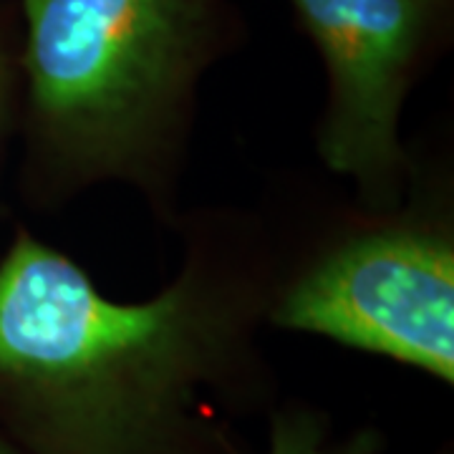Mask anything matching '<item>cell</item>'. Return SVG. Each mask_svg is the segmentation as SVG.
<instances>
[{
	"label": "cell",
	"mask_w": 454,
	"mask_h": 454,
	"mask_svg": "<svg viewBox=\"0 0 454 454\" xmlns=\"http://www.w3.org/2000/svg\"><path fill=\"white\" fill-rule=\"evenodd\" d=\"M28 175L61 205L101 182L160 217L175 192L205 74L240 49L230 0H16Z\"/></svg>",
	"instance_id": "2"
},
{
	"label": "cell",
	"mask_w": 454,
	"mask_h": 454,
	"mask_svg": "<svg viewBox=\"0 0 454 454\" xmlns=\"http://www.w3.org/2000/svg\"><path fill=\"white\" fill-rule=\"evenodd\" d=\"M283 260L255 217L184 227L162 291L119 303L18 230L0 260V409L23 454H232L217 406L240 387Z\"/></svg>",
	"instance_id": "1"
},
{
	"label": "cell",
	"mask_w": 454,
	"mask_h": 454,
	"mask_svg": "<svg viewBox=\"0 0 454 454\" xmlns=\"http://www.w3.org/2000/svg\"><path fill=\"white\" fill-rule=\"evenodd\" d=\"M325 71L324 164L354 179L366 212L404 205L411 182L399 121L414 83L452 35L454 0H288Z\"/></svg>",
	"instance_id": "4"
},
{
	"label": "cell",
	"mask_w": 454,
	"mask_h": 454,
	"mask_svg": "<svg viewBox=\"0 0 454 454\" xmlns=\"http://www.w3.org/2000/svg\"><path fill=\"white\" fill-rule=\"evenodd\" d=\"M0 454H23L16 447V442L11 437H5L3 432H0Z\"/></svg>",
	"instance_id": "7"
},
{
	"label": "cell",
	"mask_w": 454,
	"mask_h": 454,
	"mask_svg": "<svg viewBox=\"0 0 454 454\" xmlns=\"http://www.w3.org/2000/svg\"><path fill=\"white\" fill-rule=\"evenodd\" d=\"M268 324L452 384V227L419 207L366 212L280 270Z\"/></svg>",
	"instance_id": "3"
},
{
	"label": "cell",
	"mask_w": 454,
	"mask_h": 454,
	"mask_svg": "<svg viewBox=\"0 0 454 454\" xmlns=\"http://www.w3.org/2000/svg\"><path fill=\"white\" fill-rule=\"evenodd\" d=\"M379 437L372 432L336 434L321 414L293 406L273 417L265 454H376Z\"/></svg>",
	"instance_id": "5"
},
{
	"label": "cell",
	"mask_w": 454,
	"mask_h": 454,
	"mask_svg": "<svg viewBox=\"0 0 454 454\" xmlns=\"http://www.w3.org/2000/svg\"><path fill=\"white\" fill-rule=\"evenodd\" d=\"M20 20L16 0H0V152L11 129L16 104H20Z\"/></svg>",
	"instance_id": "6"
}]
</instances>
